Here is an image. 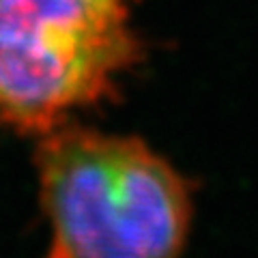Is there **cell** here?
Segmentation results:
<instances>
[{
    "instance_id": "obj_1",
    "label": "cell",
    "mask_w": 258,
    "mask_h": 258,
    "mask_svg": "<svg viewBox=\"0 0 258 258\" xmlns=\"http://www.w3.org/2000/svg\"><path fill=\"white\" fill-rule=\"evenodd\" d=\"M43 258H181L191 183L136 136L64 123L39 138Z\"/></svg>"
},
{
    "instance_id": "obj_2",
    "label": "cell",
    "mask_w": 258,
    "mask_h": 258,
    "mask_svg": "<svg viewBox=\"0 0 258 258\" xmlns=\"http://www.w3.org/2000/svg\"><path fill=\"white\" fill-rule=\"evenodd\" d=\"M136 0H0V129L41 136L116 99L144 58Z\"/></svg>"
}]
</instances>
